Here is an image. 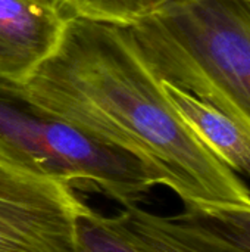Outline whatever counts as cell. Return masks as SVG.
<instances>
[{
  "label": "cell",
  "mask_w": 250,
  "mask_h": 252,
  "mask_svg": "<svg viewBox=\"0 0 250 252\" xmlns=\"http://www.w3.org/2000/svg\"><path fill=\"white\" fill-rule=\"evenodd\" d=\"M29 94L90 136L139 159L184 208L250 207V189L193 131L118 25L68 16Z\"/></svg>",
  "instance_id": "obj_1"
},
{
  "label": "cell",
  "mask_w": 250,
  "mask_h": 252,
  "mask_svg": "<svg viewBox=\"0 0 250 252\" xmlns=\"http://www.w3.org/2000/svg\"><path fill=\"white\" fill-rule=\"evenodd\" d=\"M118 27L162 83L215 106L250 140V0H180Z\"/></svg>",
  "instance_id": "obj_2"
},
{
  "label": "cell",
  "mask_w": 250,
  "mask_h": 252,
  "mask_svg": "<svg viewBox=\"0 0 250 252\" xmlns=\"http://www.w3.org/2000/svg\"><path fill=\"white\" fill-rule=\"evenodd\" d=\"M0 146L34 161L77 189L122 207L140 204L156 186L133 155L106 145L38 103L25 84L0 80Z\"/></svg>",
  "instance_id": "obj_3"
},
{
  "label": "cell",
  "mask_w": 250,
  "mask_h": 252,
  "mask_svg": "<svg viewBox=\"0 0 250 252\" xmlns=\"http://www.w3.org/2000/svg\"><path fill=\"white\" fill-rule=\"evenodd\" d=\"M68 180L0 146V252H78L90 208Z\"/></svg>",
  "instance_id": "obj_4"
},
{
  "label": "cell",
  "mask_w": 250,
  "mask_h": 252,
  "mask_svg": "<svg viewBox=\"0 0 250 252\" xmlns=\"http://www.w3.org/2000/svg\"><path fill=\"white\" fill-rule=\"evenodd\" d=\"M66 19L35 0H0V80L25 84L59 46Z\"/></svg>",
  "instance_id": "obj_5"
},
{
  "label": "cell",
  "mask_w": 250,
  "mask_h": 252,
  "mask_svg": "<svg viewBox=\"0 0 250 252\" xmlns=\"http://www.w3.org/2000/svg\"><path fill=\"white\" fill-rule=\"evenodd\" d=\"M162 84L177 111L200 140L233 171L250 177V140L237 124L196 96L172 84Z\"/></svg>",
  "instance_id": "obj_6"
},
{
  "label": "cell",
  "mask_w": 250,
  "mask_h": 252,
  "mask_svg": "<svg viewBox=\"0 0 250 252\" xmlns=\"http://www.w3.org/2000/svg\"><path fill=\"white\" fill-rule=\"evenodd\" d=\"M119 216L146 252H221L194 232L180 213L161 216L140 205H130Z\"/></svg>",
  "instance_id": "obj_7"
},
{
  "label": "cell",
  "mask_w": 250,
  "mask_h": 252,
  "mask_svg": "<svg viewBox=\"0 0 250 252\" xmlns=\"http://www.w3.org/2000/svg\"><path fill=\"white\" fill-rule=\"evenodd\" d=\"M180 214L221 252H250V207L183 208Z\"/></svg>",
  "instance_id": "obj_8"
},
{
  "label": "cell",
  "mask_w": 250,
  "mask_h": 252,
  "mask_svg": "<svg viewBox=\"0 0 250 252\" xmlns=\"http://www.w3.org/2000/svg\"><path fill=\"white\" fill-rule=\"evenodd\" d=\"M180 0H60L66 16L111 25H131Z\"/></svg>",
  "instance_id": "obj_9"
},
{
  "label": "cell",
  "mask_w": 250,
  "mask_h": 252,
  "mask_svg": "<svg viewBox=\"0 0 250 252\" xmlns=\"http://www.w3.org/2000/svg\"><path fill=\"white\" fill-rule=\"evenodd\" d=\"M78 252H146L119 216H103L91 208L78 223Z\"/></svg>",
  "instance_id": "obj_10"
},
{
  "label": "cell",
  "mask_w": 250,
  "mask_h": 252,
  "mask_svg": "<svg viewBox=\"0 0 250 252\" xmlns=\"http://www.w3.org/2000/svg\"><path fill=\"white\" fill-rule=\"evenodd\" d=\"M35 1H40V3H44V4H49V6H53V7L60 9V0H35Z\"/></svg>",
  "instance_id": "obj_11"
}]
</instances>
